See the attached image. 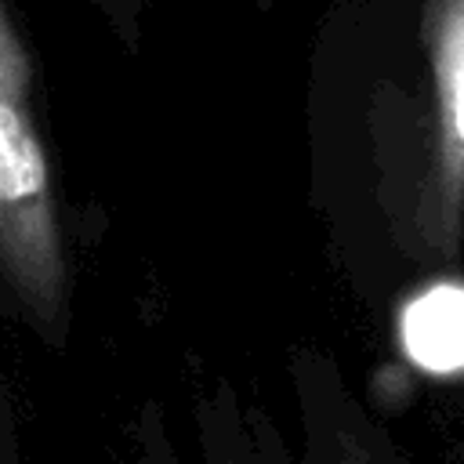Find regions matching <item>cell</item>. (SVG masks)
Returning <instances> with one entry per match:
<instances>
[{"mask_svg":"<svg viewBox=\"0 0 464 464\" xmlns=\"http://www.w3.org/2000/svg\"><path fill=\"white\" fill-rule=\"evenodd\" d=\"M428 54L435 72V149L424 181V221L457 236L464 203V0H439L428 14Z\"/></svg>","mask_w":464,"mask_h":464,"instance_id":"cell-2","label":"cell"},{"mask_svg":"<svg viewBox=\"0 0 464 464\" xmlns=\"http://www.w3.org/2000/svg\"><path fill=\"white\" fill-rule=\"evenodd\" d=\"M402 344L424 370L464 366V286L442 283L420 294L402 315Z\"/></svg>","mask_w":464,"mask_h":464,"instance_id":"cell-3","label":"cell"},{"mask_svg":"<svg viewBox=\"0 0 464 464\" xmlns=\"http://www.w3.org/2000/svg\"><path fill=\"white\" fill-rule=\"evenodd\" d=\"M0 261L25 315L40 330L62 334V228L47 149L36 123L33 54L7 0H0Z\"/></svg>","mask_w":464,"mask_h":464,"instance_id":"cell-1","label":"cell"}]
</instances>
